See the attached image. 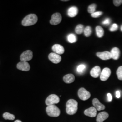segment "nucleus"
I'll list each match as a JSON object with an SVG mask.
<instances>
[{
	"label": "nucleus",
	"instance_id": "1",
	"mask_svg": "<svg viewBox=\"0 0 122 122\" xmlns=\"http://www.w3.org/2000/svg\"><path fill=\"white\" fill-rule=\"evenodd\" d=\"M78 109V103L73 99L68 100L66 104V112L69 115H73L76 113Z\"/></svg>",
	"mask_w": 122,
	"mask_h": 122
},
{
	"label": "nucleus",
	"instance_id": "2",
	"mask_svg": "<svg viewBox=\"0 0 122 122\" xmlns=\"http://www.w3.org/2000/svg\"><path fill=\"white\" fill-rule=\"evenodd\" d=\"M38 21V17L35 14H30L27 15L22 20V25L24 26L34 25Z\"/></svg>",
	"mask_w": 122,
	"mask_h": 122
},
{
	"label": "nucleus",
	"instance_id": "3",
	"mask_svg": "<svg viewBox=\"0 0 122 122\" xmlns=\"http://www.w3.org/2000/svg\"><path fill=\"white\" fill-rule=\"evenodd\" d=\"M46 113L48 116L52 117H58L60 114V110L55 105L48 106L46 109Z\"/></svg>",
	"mask_w": 122,
	"mask_h": 122
},
{
	"label": "nucleus",
	"instance_id": "4",
	"mask_svg": "<svg viewBox=\"0 0 122 122\" xmlns=\"http://www.w3.org/2000/svg\"><path fill=\"white\" fill-rule=\"evenodd\" d=\"M59 101L60 99L58 96L55 94H52L47 98L45 100V103L47 106H50L57 104Z\"/></svg>",
	"mask_w": 122,
	"mask_h": 122
},
{
	"label": "nucleus",
	"instance_id": "5",
	"mask_svg": "<svg viewBox=\"0 0 122 122\" xmlns=\"http://www.w3.org/2000/svg\"><path fill=\"white\" fill-rule=\"evenodd\" d=\"M78 95L79 98L82 100H87L91 97V94L84 88H81L79 90Z\"/></svg>",
	"mask_w": 122,
	"mask_h": 122
},
{
	"label": "nucleus",
	"instance_id": "6",
	"mask_svg": "<svg viewBox=\"0 0 122 122\" xmlns=\"http://www.w3.org/2000/svg\"><path fill=\"white\" fill-rule=\"evenodd\" d=\"M61 16L59 13L53 14L52 16L51 19L50 20V23L52 25H56L60 23L61 21Z\"/></svg>",
	"mask_w": 122,
	"mask_h": 122
},
{
	"label": "nucleus",
	"instance_id": "7",
	"mask_svg": "<svg viewBox=\"0 0 122 122\" xmlns=\"http://www.w3.org/2000/svg\"><path fill=\"white\" fill-rule=\"evenodd\" d=\"M33 58V52L30 50H26L23 52L20 57V60L21 61H30Z\"/></svg>",
	"mask_w": 122,
	"mask_h": 122
},
{
	"label": "nucleus",
	"instance_id": "8",
	"mask_svg": "<svg viewBox=\"0 0 122 122\" xmlns=\"http://www.w3.org/2000/svg\"><path fill=\"white\" fill-rule=\"evenodd\" d=\"M111 70L109 68L105 67L102 70L100 75V80L102 81H105L107 80L111 75Z\"/></svg>",
	"mask_w": 122,
	"mask_h": 122
},
{
	"label": "nucleus",
	"instance_id": "9",
	"mask_svg": "<svg viewBox=\"0 0 122 122\" xmlns=\"http://www.w3.org/2000/svg\"><path fill=\"white\" fill-rule=\"evenodd\" d=\"M17 68L22 71H29L30 69V66L29 63L27 61H21L17 64Z\"/></svg>",
	"mask_w": 122,
	"mask_h": 122
},
{
	"label": "nucleus",
	"instance_id": "10",
	"mask_svg": "<svg viewBox=\"0 0 122 122\" xmlns=\"http://www.w3.org/2000/svg\"><path fill=\"white\" fill-rule=\"evenodd\" d=\"M48 58L50 61H51L52 63L55 64H57L59 63L61 60V57L60 55L54 52L50 53L48 55Z\"/></svg>",
	"mask_w": 122,
	"mask_h": 122
},
{
	"label": "nucleus",
	"instance_id": "11",
	"mask_svg": "<svg viewBox=\"0 0 122 122\" xmlns=\"http://www.w3.org/2000/svg\"><path fill=\"white\" fill-rule=\"evenodd\" d=\"M96 55L103 60H107L112 58L111 53L108 51L97 52Z\"/></svg>",
	"mask_w": 122,
	"mask_h": 122
},
{
	"label": "nucleus",
	"instance_id": "12",
	"mask_svg": "<svg viewBox=\"0 0 122 122\" xmlns=\"http://www.w3.org/2000/svg\"><path fill=\"white\" fill-rule=\"evenodd\" d=\"M97 110L94 107H91L89 109H86L84 111V114L87 116L94 118L97 115Z\"/></svg>",
	"mask_w": 122,
	"mask_h": 122
},
{
	"label": "nucleus",
	"instance_id": "13",
	"mask_svg": "<svg viewBox=\"0 0 122 122\" xmlns=\"http://www.w3.org/2000/svg\"><path fill=\"white\" fill-rule=\"evenodd\" d=\"M52 51L55 53L60 55L62 54L64 52L65 50L63 47L58 44H56L53 45L52 47Z\"/></svg>",
	"mask_w": 122,
	"mask_h": 122
},
{
	"label": "nucleus",
	"instance_id": "14",
	"mask_svg": "<svg viewBox=\"0 0 122 122\" xmlns=\"http://www.w3.org/2000/svg\"><path fill=\"white\" fill-rule=\"evenodd\" d=\"M92 103H93V105L94 107L98 111L104 110L105 108V105L102 104L100 102L99 100L96 98H95L93 100Z\"/></svg>",
	"mask_w": 122,
	"mask_h": 122
},
{
	"label": "nucleus",
	"instance_id": "15",
	"mask_svg": "<svg viewBox=\"0 0 122 122\" xmlns=\"http://www.w3.org/2000/svg\"><path fill=\"white\" fill-rule=\"evenodd\" d=\"M90 74L94 78H97L101 74V69L99 66H96L92 69Z\"/></svg>",
	"mask_w": 122,
	"mask_h": 122
},
{
	"label": "nucleus",
	"instance_id": "16",
	"mask_svg": "<svg viewBox=\"0 0 122 122\" xmlns=\"http://www.w3.org/2000/svg\"><path fill=\"white\" fill-rule=\"evenodd\" d=\"M109 116V115L108 113L106 112H100L97 115L96 118L97 122H103L105 120L107 119Z\"/></svg>",
	"mask_w": 122,
	"mask_h": 122
},
{
	"label": "nucleus",
	"instance_id": "17",
	"mask_svg": "<svg viewBox=\"0 0 122 122\" xmlns=\"http://www.w3.org/2000/svg\"><path fill=\"white\" fill-rule=\"evenodd\" d=\"M112 58L114 60H118L119 58L120 55V51L119 48L117 47H114L112 49L111 52Z\"/></svg>",
	"mask_w": 122,
	"mask_h": 122
},
{
	"label": "nucleus",
	"instance_id": "18",
	"mask_svg": "<svg viewBox=\"0 0 122 122\" xmlns=\"http://www.w3.org/2000/svg\"><path fill=\"white\" fill-rule=\"evenodd\" d=\"M78 12V8L76 6H72L68 10L67 14L70 17H74L77 15Z\"/></svg>",
	"mask_w": 122,
	"mask_h": 122
},
{
	"label": "nucleus",
	"instance_id": "19",
	"mask_svg": "<svg viewBox=\"0 0 122 122\" xmlns=\"http://www.w3.org/2000/svg\"><path fill=\"white\" fill-rule=\"evenodd\" d=\"M75 76L73 74H67L64 76L63 79L66 83L70 84L73 82L75 81Z\"/></svg>",
	"mask_w": 122,
	"mask_h": 122
},
{
	"label": "nucleus",
	"instance_id": "20",
	"mask_svg": "<svg viewBox=\"0 0 122 122\" xmlns=\"http://www.w3.org/2000/svg\"><path fill=\"white\" fill-rule=\"evenodd\" d=\"M96 35L99 38H102L104 35V29L100 26H96Z\"/></svg>",
	"mask_w": 122,
	"mask_h": 122
},
{
	"label": "nucleus",
	"instance_id": "21",
	"mask_svg": "<svg viewBox=\"0 0 122 122\" xmlns=\"http://www.w3.org/2000/svg\"><path fill=\"white\" fill-rule=\"evenodd\" d=\"M3 117L5 119H6V120L8 119V120H13L15 119V116L14 115L8 112H5L3 113Z\"/></svg>",
	"mask_w": 122,
	"mask_h": 122
},
{
	"label": "nucleus",
	"instance_id": "22",
	"mask_svg": "<svg viewBox=\"0 0 122 122\" xmlns=\"http://www.w3.org/2000/svg\"><path fill=\"white\" fill-rule=\"evenodd\" d=\"M84 25H81V24H80L77 25L76 27V29H75V32L76 33L78 34V35H80V34H81L84 31Z\"/></svg>",
	"mask_w": 122,
	"mask_h": 122
},
{
	"label": "nucleus",
	"instance_id": "23",
	"mask_svg": "<svg viewBox=\"0 0 122 122\" xmlns=\"http://www.w3.org/2000/svg\"><path fill=\"white\" fill-rule=\"evenodd\" d=\"M67 40L70 43H74L76 42L77 37L73 34H71L67 36Z\"/></svg>",
	"mask_w": 122,
	"mask_h": 122
},
{
	"label": "nucleus",
	"instance_id": "24",
	"mask_svg": "<svg viewBox=\"0 0 122 122\" xmlns=\"http://www.w3.org/2000/svg\"><path fill=\"white\" fill-rule=\"evenodd\" d=\"M84 33L85 35L87 37L90 36L92 33V28L89 26H88L86 27L84 29Z\"/></svg>",
	"mask_w": 122,
	"mask_h": 122
},
{
	"label": "nucleus",
	"instance_id": "25",
	"mask_svg": "<svg viewBox=\"0 0 122 122\" xmlns=\"http://www.w3.org/2000/svg\"><path fill=\"white\" fill-rule=\"evenodd\" d=\"M96 7V4H92L90 5L88 8V12L91 14L95 12Z\"/></svg>",
	"mask_w": 122,
	"mask_h": 122
},
{
	"label": "nucleus",
	"instance_id": "26",
	"mask_svg": "<svg viewBox=\"0 0 122 122\" xmlns=\"http://www.w3.org/2000/svg\"><path fill=\"white\" fill-rule=\"evenodd\" d=\"M86 69V66L85 64H80L77 66L76 71L79 73H82Z\"/></svg>",
	"mask_w": 122,
	"mask_h": 122
},
{
	"label": "nucleus",
	"instance_id": "27",
	"mask_svg": "<svg viewBox=\"0 0 122 122\" xmlns=\"http://www.w3.org/2000/svg\"><path fill=\"white\" fill-rule=\"evenodd\" d=\"M118 78L119 80L122 81V66H119L116 71Z\"/></svg>",
	"mask_w": 122,
	"mask_h": 122
},
{
	"label": "nucleus",
	"instance_id": "28",
	"mask_svg": "<svg viewBox=\"0 0 122 122\" xmlns=\"http://www.w3.org/2000/svg\"><path fill=\"white\" fill-rule=\"evenodd\" d=\"M103 14V12L101 11H98V12H95L94 13H92L91 14V16L92 17L96 18L99 17Z\"/></svg>",
	"mask_w": 122,
	"mask_h": 122
},
{
	"label": "nucleus",
	"instance_id": "29",
	"mask_svg": "<svg viewBox=\"0 0 122 122\" xmlns=\"http://www.w3.org/2000/svg\"><path fill=\"white\" fill-rule=\"evenodd\" d=\"M118 25L116 24H113L109 29V30L111 32L115 31L118 30Z\"/></svg>",
	"mask_w": 122,
	"mask_h": 122
},
{
	"label": "nucleus",
	"instance_id": "30",
	"mask_svg": "<svg viewBox=\"0 0 122 122\" xmlns=\"http://www.w3.org/2000/svg\"><path fill=\"white\" fill-rule=\"evenodd\" d=\"M113 3L115 6H119L122 3V0H113Z\"/></svg>",
	"mask_w": 122,
	"mask_h": 122
},
{
	"label": "nucleus",
	"instance_id": "31",
	"mask_svg": "<svg viewBox=\"0 0 122 122\" xmlns=\"http://www.w3.org/2000/svg\"><path fill=\"white\" fill-rule=\"evenodd\" d=\"M110 20L109 18H107L103 22H102V24L104 25H108L110 24Z\"/></svg>",
	"mask_w": 122,
	"mask_h": 122
},
{
	"label": "nucleus",
	"instance_id": "32",
	"mask_svg": "<svg viewBox=\"0 0 122 122\" xmlns=\"http://www.w3.org/2000/svg\"><path fill=\"white\" fill-rule=\"evenodd\" d=\"M107 97H108V100L109 101H111L112 100V96L110 93H108L107 94Z\"/></svg>",
	"mask_w": 122,
	"mask_h": 122
},
{
	"label": "nucleus",
	"instance_id": "33",
	"mask_svg": "<svg viewBox=\"0 0 122 122\" xmlns=\"http://www.w3.org/2000/svg\"><path fill=\"white\" fill-rule=\"evenodd\" d=\"M121 96V94H120V92L119 91H117L116 92V96L117 98H119Z\"/></svg>",
	"mask_w": 122,
	"mask_h": 122
},
{
	"label": "nucleus",
	"instance_id": "34",
	"mask_svg": "<svg viewBox=\"0 0 122 122\" xmlns=\"http://www.w3.org/2000/svg\"><path fill=\"white\" fill-rule=\"evenodd\" d=\"M14 122H22L21 121H20V120H15V121Z\"/></svg>",
	"mask_w": 122,
	"mask_h": 122
},
{
	"label": "nucleus",
	"instance_id": "35",
	"mask_svg": "<svg viewBox=\"0 0 122 122\" xmlns=\"http://www.w3.org/2000/svg\"><path fill=\"white\" fill-rule=\"evenodd\" d=\"M62 1H69L68 0H61Z\"/></svg>",
	"mask_w": 122,
	"mask_h": 122
},
{
	"label": "nucleus",
	"instance_id": "36",
	"mask_svg": "<svg viewBox=\"0 0 122 122\" xmlns=\"http://www.w3.org/2000/svg\"><path fill=\"white\" fill-rule=\"evenodd\" d=\"M121 31L122 32V25L121 26Z\"/></svg>",
	"mask_w": 122,
	"mask_h": 122
}]
</instances>
